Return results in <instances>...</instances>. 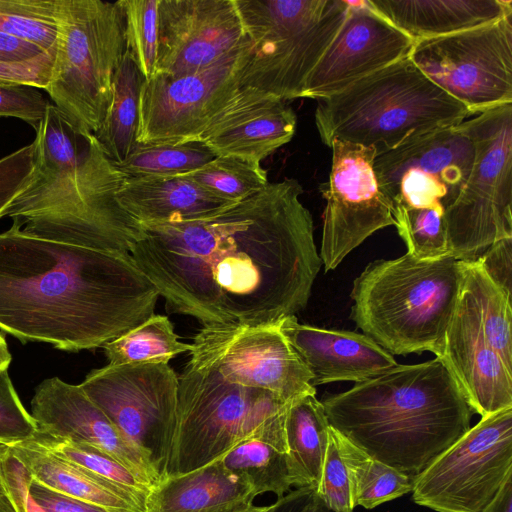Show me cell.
I'll return each instance as SVG.
<instances>
[{"mask_svg":"<svg viewBox=\"0 0 512 512\" xmlns=\"http://www.w3.org/2000/svg\"><path fill=\"white\" fill-rule=\"evenodd\" d=\"M393 217L408 254L419 260L449 256L445 210L399 207L393 209Z\"/></svg>","mask_w":512,"mask_h":512,"instance_id":"obj_38","label":"cell"},{"mask_svg":"<svg viewBox=\"0 0 512 512\" xmlns=\"http://www.w3.org/2000/svg\"><path fill=\"white\" fill-rule=\"evenodd\" d=\"M145 78L126 52L112 83V100L106 117L94 134L105 154L123 162L136 144L138 103Z\"/></svg>","mask_w":512,"mask_h":512,"instance_id":"obj_29","label":"cell"},{"mask_svg":"<svg viewBox=\"0 0 512 512\" xmlns=\"http://www.w3.org/2000/svg\"><path fill=\"white\" fill-rule=\"evenodd\" d=\"M44 486L110 512H145L130 494L109 484L32 440L7 446Z\"/></svg>","mask_w":512,"mask_h":512,"instance_id":"obj_27","label":"cell"},{"mask_svg":"<svg viewBox=\"0 0 512 512\" xmlns=\"http://www.w3.org/2000/svg\"><path fill=\"white\" fill-rule=\"evenodd\" d=\"M251 486L218 459L151 488L145 512H240L253 505Z\"/></svg>","mask_w":512,"mask_h":512,"instance_id":"obj_24","label":"cell"},{"mask_svg":"<svg viewBox=\"0 0 512 512\" xmlns=\"http://www.w3.org/2000/svg\"><path fill=\"white\" fill-rule=\"evenodd\" d=\"M33 142L30 181L2 217L27 235L130 253L142 227L118 202L126 177L94 135L50 104Z\"/></svg>","mask_w":512,"mask_h":512,"instance_id":"obj_3","label":"cell"},{"mask_svg":"<svg viewBox=\"0 0 512 512\" xmlns=\"http://www.w3.org/2000/svg\"><path fill=\"white\" fill-rule=\"evenodd\" d=\"M414 41L476 28L512 14V0H368Z\"/></svg>","mask_w":512,"mask_h":512,"instance_id":"obj_25","label":"cell"},{"mask_svg":"<svg viewBox=\"0 0 512 512\" xmlns=\"http://www.w3.org/2000/svg\"><path fill=\"white\" fill-rule=\"evenodd\" d=\"M317 102L314 118L323 144L339 140L373 147L377 155L471 115L408 57Z\"/></svg>","mask_w":512,"mask_h":512,"instance_id":"obj_7","label":"cell"},{"mask_svg":"<svg viewBox=\"0 0 512 512\" xmlns=\"http://www.w3.org/2000/svg\"><path fill=\"white\" fill-rule=\"evenodd\" d=\"M125 53L121 0H60L52 76L44 90L86 134L94 135L106 117L113 78Z\"/></svg>","mask_w":512,"mask_h":512,"instance_id":"obj_9","label":"cell"},{"mask_svg":"<svg viewBox=\"0 0 512 512\" xmlns=\"http://www.w3.org/2000/svg\"><path fill=\"white\" fill-rule=\"evenodd\" d=\"M315 492L317 497L335 512H351L354 509L347 469L331 426L321 476Z\"/></svg>","mask_w":512,"mask_h":512,"instance_id":"obj_41","label":"cell"},{"mask_svg":"<svg viewBox=\"0 0 512 512\" xmlns=\"http://www.w3.org/2000/svg\"><path fill=\"white\" fill-rule=\"evenodd\" d=\"M45 53L49 52L29 40L0 32V62H23Z\"/></svg>","mask_w":512,"mask_h":512,"instance_id":"obj_47","label":"cell"},{"mask_svg":"<svg viewBox=\"0 0 512 512\" xmlns=\"http://www.w3.org/2000/svg\"><path fill=\"white\" fill-rule=\"evenodd\" d=\"M512 476V407L486 417L413 480L412 499L437 512H482Z\"/></svg>","mask_w":512,"mask_h":512,"instance_id":"obj_12","label":"cell"},{"mask_svg":"<svg viewBox=\"0 0 512 512\" xmlns=\"http://www.w3.org/2000/svg\"><path fill=\"white\" fill-rule=\"evenodd\" d=\"M474 160L463 122L377 155L374 171L394 208L446 210L458 197Z\"/></svg>","mask_w":512,"mask_h":512,"instance_id":"obj_16","label":"cell"},{"mask_svg":"<svg viewBox=\"0 0 512 512\" xmlns=\"http://www.w3.org/2000/svg\"><path fill=\"white\" fill-rule=\"evenodd\" d=\"M315 494V488L311 486L296 488L277 499L269 512H308Z\"/></svg>","mask_w":512,"mask_h":512,"instance_id":"obj_48","label":"cell"},{"mask_svg":"<svg viewBox=\"0 0 512 512\" xmlns=\"http://www.w3.org/2000/svg\"><path fill=\"white\" fill-rule=\"evenodd\" d=\"M29 495L46 512H110L98 505L56 492L33 480Z\"/></svg>","mask_w":512,"mask_h":512,"instance_id":"obj_46","label":"cell"},{"mask_svg":"<svg viewBox=\"0 0 512 512\" xmlns=\"http://www.w3.org/2000/svg\"><path fill=\"white\" fill-rule=\"evenodd\" d=\"M219 460L247 482L256 497L269 492L280 499L291 491V487L300 488L288 454L260 439L240 443Z\"/></svg>","mask_w":512,"mask_h":512,"instance_id":"obj_32","label":"cell"},{"mask_svg":"<svg viewBox=\"0 0 512 512\" xmlns=\"http://www.w3.org/2000/svg\"><path fill=\"white\" fill-rule=\"evenodd\" d=\"M37 431L34 418L22 405L11 382L8 368L0 369V445L29 441Z\"/></svg>","mask_w":512,"mask_h":512,"instance_id":"obj_40","label":"cell"},{"mask_svg":"<svg viewBox=\"0 0 512 512\" xmlns=\"http://www.w3.org/2000/svg\"><path fill=\"white\" fill-rule=\"evenodd\" d=\"M38 432L91 446L126 467L148 490L160 482L155 464L130 444L80 385L42 381L31 400Z\"/></svg>","mask_w":512,"mask_h":512,"instance_id":"obj_20","label":"cell"},{"mask_svg":"<svg viewBox=\"0 0 512 512\" xmlns=\"http://www.w3.org/2000/svg\"><path fill=\"white\" fill-rule=\"evenodd\" d=\"M414 40L368 0L350 1L344 23L311 72L302 98L323 99L408 57Z\"/></svg>","mask_w":512,"mask_h":512,"instance_id":"obj_19","label":"cell"},{"mask_svg":"<svg viewBox=\"0 0 512 512\" xmlns=\"http://www.w3.org/2000/svg\"><path fill=\"white\" fill-rule=\"evenodd\" d=\"M159 298L130 253L0 234V330L22 343L78 352L125 334Z\"/></svg>","mask_w":512,"mask_h":512,"instance_id":"obj_2","label":"cell"},{"mask_svg":"<svg viewBox=\"0 0 512 512\" xmlns=\"http://www.w3.org/2000/svg\"><path fill=\"white\" fill-rule=\"evenodd\" d=\"M482 512H512V476L507 478L496 497Z\"/></svg>","mask_w":512,"mask_h":512,"instance_id":"obj_50","label":"cell"},{"mask_svg":"<svg viewBox=\"0 0 512 512\" xmlns=\"http://www.w3.org/2000/svg\"><path fill=\"white\" fill-rule=\"evenodd\" d=\"M11 354L5 339V335L0 333V369L9 368Z\"/></svg>","mask_w":512,"mask_h":512,"instance_id":"obj_51","label":"cell"},{"mask_svg":"<svg viewBox=\"0 0 512 512\" xmlns=\"http://www.w3.org/2000/svg\"><path fill=\"white\" fill-rule=\"evenodd\" d=\"M60 0H0V32L56 51Z\"/></svg>","mask_w":512,"mask_h":512,"instance_id":"obj_37","label":"cell"},{"mask_svg":"<svg viewBox=\"0 0 512 512\" xmlns=\"http://www.w3.org/2000/svg\"><path fill=\"white\" fill-rule=\"evenodd\" d=\"M270 509H271V505H267V506L252 505L248 509L240 511V512H269Z\"/></svg>","mask_w":512,"mask_h":512,"instance_id":"obj_54","label":"cell"},{"mask_svg":"<svg viewBox=\"0 0 512 512\" xmlns=\"http://www.w3.org/2000/svg\"><path fill=\"white\" fill-rule=\"evenodd\" d=\"M330 148L331 171L321 185L326 205L320 258L325 272L337 268L374 232L395 225L393 203L374 171L376 150L339 140Z\"/></svg>","mask_w":512,"mask_h":512,"instance_id":"obj_15","label":"cell"},{"mask_svg":"<svg viewBox=\"0 0 512 512\" xmlns=\"http://www.w3.org/2000/svg\"><path fill=\"white\" fill-rule=\"evenodd\" d=\"M217 156L202 141L137 143L128 157L115 165L126 178L170 177L190 173Z\"/></svg>","mask_w":512,"mask_h":512,"instance_id":"obj_34","label":"cell"},{"mask_svg":"<svg viewBox=\"0 0 512 512\" xmlns=\"http://www.w3.org/2000/svg\"><path fill=\"white\" fill-rule=\"evenodd\" d=\"M246 39L234 0H160L154 72H198Z\"/></svg>","mask_w":512,"mask_h":512,"instance_id":"obj_18","label":"cell"},{"mask_svg":"<svg viewBox=\"0 0 512 512\" xmlns=\"http://www.w3.org/2000/svg\"><path fill=\"white\" fill-rule=\"evenodd\" d=\"M487 275L512 296V238L493 243L478 259Z\"/></svg>","mask_w":512,"mask_h":512,"instance_id":"obj_45","label":"cell"},{"mask_svg":"<svg viewBox=\"0 0 512 512\" xmlns=\"http://www.w3.org/2000/svg\"><path fill=\"white\" fill-rule=\"evenodd\" d=\"M321 403L333 429L413 480L470 429L473 413L438 357L397 364Z\"/></svg>","mask_w":512,"mask_h":512,"instance_id":"obj_4","label":"cell"},{"mask_svg":"<svg viewBox=\"0 0 512 512\" xmlns=\"http://www.w3.org/2000/svg\"><path fill=\"white\" fill-rule=\"evenodd\" d=\"M126 16V52L145 79L155 70L160 0H121Z\"/></svg>","mask_w":512,"mask_h":512,"instance_id":"obj_39","label":"cell"},{"mask_svg":"<svg viewBox=\"0 0 512 512\" xmlns=\"http://www.w3.org/2000/svg\"><path fill=\"white\" fill-rule=\"evenodd\" d=\"M279 323L203 327L194 337L188 364L214 370L235 384L267 390L286 402L316 394L311 374Z\"/></svg>","mask_w":512,"mask_h":512,"instance_id":"obj_14","label":"cell"},{"mask_svg":"<svg viewBox=\"0 0 512 512\" xmlns=\"http://www.w3.org/2000/svg\"><path fill=\"white\" fill-rule=\"evenodd\" d=\"M27 512H46L29 495L27 502Z\"/></svg>","mask_w":512,"mask_h":512,"instance_id":"obj_53","label":"cell"},{"mask_svg":"<svg viewBox=\"0 0 512 512\" xmlns=\"http://www.w3.org/2000/svg\"><path fill=\"white\" fill-rule=\"evenodd\" d=\"M440 359L481 418L512 407V369L488 343L462 283Z\"/></svg>","mask_w":512,"mask_h":512,"instance_id":"obj_21","label":"cell"},{"mask_svg":"<svg viewBox=\"0 0 512 512\" xmlns=\"http://www.w3.org/2000/svg\"><path fill=\"white\" fill-rule=\"evenodd\" d=\"M183 176L228 203L244 200L269 183L261 164L235 156H217Z\"/></svg>","mask_w":512,"mask_h":512,"instance_id":"obj_35","label":"cell"},{"mask_svg":"<svg viewBox=\"0 0 512 512\" xmlns=\"http://www.w3.org/2000/svg\"><path fill=\"white\" fill-rule=\"evenodd\" d=\"M297 116L286 101L252 88H240L210 123L200 140L216 156L259 163L293 138Z\"/></svg>","mask_w":512,"mask_h":512,"instance_id":"obj_22","label":"cell"},{"mask_svg":"<svg viewBox=\"0 0 512 512\" xmlns=\"http://www.w3.org/2000/svg\"><path fill=\"white\" fill-rule=\"evenodd\" d=\"M250 51L246 39L213 65L198 72L170 76L154 72L139 94L137 143H179L201 135L240 90Z\"/></svg>","mask_w":512,"mask_h":512,"instance_id":"obj_13","label":"cell"},{"mask_svg":"<svg viewBox=\"0 0 512 512\" xmlns=\"http://www.w3.org/2000/svg\"><path fill=\"white\" fill-rule=\"evenodd\" d=\"M57 456L130 494L144 506L148 489L122 464L91 446L76 444L37 431L33 439Z\"/></svg>","mask_w":512,"mask_h":512,"instance_id":"obj_36","label":"cell"},{"mask_svg":"<svg viewBox=\"0 0 512 512\" xmlns=\"http://www.w3.org/2000/svg\"><path fill=\"white\" fill-rule=\"evenodd\" d=\"M250 51L240 88L284 101L302 98L305 84L344 23L347 0H234Z\"/></svg>","mask_w":512,"mask_h":512,"instance_id":"obj_8","label":"cell"},{"mask_svg":"<svg viewBox=\"0 0 512 512\" xmlns=\"http://www.w3.org/2000/svg\"><path fill=\"white\" fill-rule=\"evenodd\" d=\"M39 89L25 84H0V117L19 118L37 131L50 105Z\"/></svg>","mask_w":512,"mask_h":512,"instance_id":"obj_42","label":"cell"},{"mask_svg":"<svg viewBox=\"0 0 512 512\" xmlns=\"http://www.w3.org/2000/svg\"><path fill=\"white\" fill-rule=\"evenodd\" d=\"M178 385L168 363H146L94 369L80 387L122 436L155 464L175 412Z\"/></svg>","mask_w":512,"mask_h":512,"instance_id":"obj_17","label":"cell"},{"mask_svg":"<svg viewBox=\"0 0 512 512\" xmlns=\"http://www.w3.org/2000/svg\"><path fill=\"white\" fill-rule=\"evenodd\" d=\"M178 380L175 412L154 458L160 480L214 462L250 439H260L287 453L289 402L188 363Z\"/></svg>","mask_w":512,"mask_h":512,"instance_id":"obj_5","label":"cell"},{"mask_svg":"<svg viewBox=\"0 0 512 512\" xmlns=\"http://www.w3.org/2000/svg\"><path fill=\"white\" fill-rule=\"evenodd\" d=\"M34 163V142L0 159V218L29 183Z\"/></svg>","mask_w":512,"mask_h":512,"instance_id":"obj_43","label":"cell"},{"mask_svg":"<svg viewBox=\"0 0 512 512\" xmlns=\"http://www.w3.org/2000/svg\"><path fill=\"white\" fill-rule=\"evenodd\" d=\"M117 199L140 224L198 220L233 204L216 198L183 175L125 178Z\"/></svg>","mask_w":512,"mask_h":512,"instance_id":"obj_26","label":"cell"},{"mask_svg":"<svg viewBox=\"0 0 512 512\" xmlns=\"http://www.w3.org/2000/svg\"><path fill=\"white\" fill-rule=\"evenodd\" d=\"M302 194L285 178L202 219L141 224L130 254L170 313L203 327L277 324L306 307L322 265Z\"/></svg>","mask_w":512,"mask_h":512,"instance_id":"obj_1","label":"cell"},{"mask_svg":"<svg viewBox=\"0 0 512 512\" xmlns=\"http://www.w3.org/2000/svg\"><path fill=\"white\" fill-rule=\"evenodd\" d=\"M279 328L311 374L313 387L338 381L360 382L398 363L363 333L331 330L282 319Z\"/></svg>","mask_w":512,"mask_h":512,"instance_id":"obj_23","label":"cell"},{"mask_svg":"<svg viewBox=\"0 0 512 512\" xmlns=\"http://www.w3.org/2000/svg\"><path fill=\"white\" fill-rule=\"evenodd\" d=\"M55 52L23 62H0V84H25L45 89L52 76Z\"/></svg>","mask_w":512,"mask_h":512,"instance_id":"obj_44","label":"cell"},{"mask_svg":"<svg viewBox=\"0 0 512 512\" xmlns=\"http://www.w3.org/2000/svg\"><path fill=\"white\" fill-rule=\"evenodd\" d=\"M461 283V262L450 255L375 260L353 282L351 319L391 355L441 358Z\"/></svg>","mask_w":512,"mask_h":512,"instance_id":"obj_6","label":"cell"},{"mask_svg":"<svg viewBox=\"0 0 512 512\" xmlns=\"http://www.w3.org/2000/svg\"><path fill=\"white\" fill-rule=\"evenodd\" d=\"M463 125L474 145V160L445 220L449 255L474 262L493 243L512 238V103L481 112Z\"/></svg>","mask_w":512,"mask_h":512,"instance_id":"obj_10","label":"cell"},{"mask_svg":"<svg viewBox=\"0 0 512 512\" xmlns=\"http://www.w3.org/2000/svg\"><path fill=\"white\" fill-rule=\"evenodd\" d=\"M334 432L347 469L354 508L372 509L412 491L413 479L372 458L335 429Z\"/></svg>","mask_w":512,"mask_h":512,"instance_id":"obj_30","label":"cell"},{"mask_svg":"<svg viewBox=\"0 0 512 512\" xmlns=\"http://www.w3.org/2000/svg\"><path fill=\"white\" fill-rule=\"evenodd\" d=\"M460 262L462 286L471 296L483 334L504 363L512 369V296L487 275L478 260Z\"/></svg>","mask_w":512,"mask_h":512,"instance_id":"obj_31","label":"cell"},{"mask_svg":"<svg viewBox=\"0 0 512 512\" xmlns=\"http://www.w3.org/2000/svg\"><path fill=\"white\" fill-rule=\"evenodd\" d=\"M408 58L471 115L512 103V14L450 35L415 40Z\"/></svg>","mask_w":512,"mask_h":512,"instance_id":"obj_11","label":"cell"},{"mask_svg":"<svg viewBox=\"0 0 512 512\" xmlns=\"http://www.w3.org/2000/svg\"><path fill=\"white\" fill-rule=\"evenodd\" d=\"M308 512H335L329 509L315 494L314 501ZM353 512V511H351Z\"/></svg>","mask_w":512,"mask_h":512,"instance_id":"obj_52","label":"cell"},{"mask_svg":"<svg viewBox=\"0 0 512 512\" xmlns=\"http://www.w3.org/2000/svg\"><path fill=\"white\" fill-rule=\"evenodd\" d=\"M111 365L168 363L192 344L179 341L172 322L163 315L149 319L103 345Z\"/></svg>","mask_w":512,"mask_h":512,"instance_id":"obj_33","label":"cell"},{"mask_svg":"<svg viewBox=\"0 0 512 512\" xmlns=\"http://www.w3.org/2000/svg\"><path fill=\"white\" fill-rule=\"evenodd\" d=\"M7 452L8 447L0 445V512H23L14 500L8 485L5 466Z\"/></svg>","mask_w":512,"mask_h":512,"instance_id":"obj_49","label":"cell"},{"mask_svg":"<svg viewBox=\"0 0 512 512\" xmlns=\"http://www.w3.org/2000/svg\"><path fill=\"white\" fill-rule=\"evenodd\" d=\"M330 424L316 394L289 402L285 416L287 454L300 487L317 488L329 440Z\"/></svg>","mask_w":512,"mask_h":512,"instance_id":"obj_28","label":"cell"}]
</instances>
